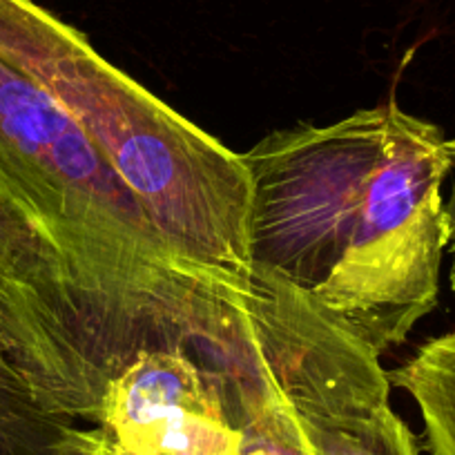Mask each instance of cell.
<instances>
[{
  "mask_svg": "<svg viewBox=\"0 0 455 455\" xmlns=\"http://www.w3.org/2000/svg\"><path fill=\"white\" fill-rule=\"evenodd\" d=\"M251 282L257 347L315 455H422L391 409L378 353L283 283L261 275Z\"/></svg>",
  "mask_w": 455,
  "mask_h": 455,
  "instance_id": "obj_5",
  "label": "cell"
},
{
  "mask_svg": "<svg viewBox=\"0 0 455 455\" xmlns=\"http://www.w3.org/2000/svg\"><path fill=\"white\" fill-rule=\"evenodd\" d=\"M219 382L228 418L239 433L233 455H315L261 357L255 332L246 351L223 366Z\"/></svg>",
  "mask_w": 455,
  "mask_h": 455,
  "instance_id": "obj_7",
  "label": "cell"
},
{
  "mask_svg": "<svg viewBox=\"0 0 455 455\" xmlns=\"http://www.w3.org/2000/svg\"><path fill=\"white\" fill-rule=\"evenodd\" d=\"M221 369L172 348L143 351L109 382L96 427L119 455H233L239 433L223 404Z\"/></svg>",
  "mask_w": 455,
  "mask_h": 455,
  "instance_id": "obj_6",
  "label": "cell"
},
{
  "mask_svg": "<svg viewBox=\"0 0 455 455\" xmlns=\"http://www.w3.org/2000/svg\"><path fill=\"white\" fill-rule=\"evenodd\" d=\"M179 337L83 277L0 190V455H60L65 431L100 422L112 382Z\"/></svg>",
  "mask_w": 455,
  "mask_h": 455,
  "instance_id": "obj_4",
  "label": "cell"
},
{
  "mask_svg": "<svg viewBox=\"0 0 455 455\" xmlns=\"http://www.w3.org/2000/svg\"><path fill=\"white\" fill-rule=\"evenodd\" d=\"M388 379L418 404L428 453L455 455V331L422 344Z\"/></svg>",
  "mask_w": 455,
  "mask_h": 455,
  "instance_id": "obj_8",
  "label": "cell"
},
{
  "mask_svg": "<svg viewBox=\"0 0 455 455\" xmlns=\"http://www.w3.org/2000/svg\"><path fill=\"white\" fill-rule=\"evenodd\" d=\"M60 455H119L100 427H69L60 440Z\"/></svg>",
  "mask_w": 455,
  "mask_h": 455,
  "instance_id": "obj_9",
  "label": "cell"
},
{
  "mask_svg": "<svg viewBox=\"0 0 455 455\" xmlns=\"http://www.w3.org/2000/svg\"><path fill=\"white\" fill-rule=\"evenodd\" d=\"M0 190L94 286L192 347L243 332L251 292L172 255L137 196L63 108L0 59Z\"/></svg>",
  "mask_w": 455,
  "mask_h": 455,
  "instance_id": "obj_3",
  "label": "cell"
},
{
  "mask_svg": "<svg viewBox=\"0 0 455 455\" xmlns=\"http://www.w3.org/2000/svg\"><path fill=\"white\" fill-rule=\"evenodd\" d=\"M0 59L45 90L192 268L252 291L243 155L114 68L34 0H0Z\"/></svg>",
  "mask_w": 455,
  "mask_h": 455,
  "instance_id": "obj_2",
  "label": "cell"
},
{
  "mask_svg": "<svg viewBox=\"0 0 455 455\" xmlns=\"http://www.w3.org/2000/svg\"><path fill=\"white\" fill-rule=\"evenodd\" d=\"M243 161L252 275L295 291L378 355L435 308L453 235L442 183L455 165V141L437 125L384 103L279 130Z\"/></svg>",
  "mask_w": 455,
  "mask_h": 455,
  "instance_id": "obj_1",
  "label": "cell"
}]
</instances>
